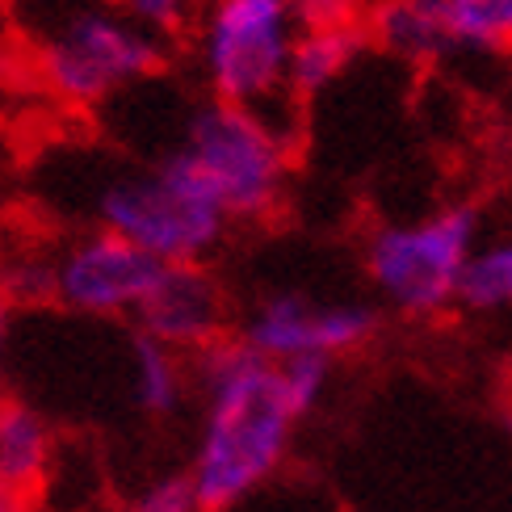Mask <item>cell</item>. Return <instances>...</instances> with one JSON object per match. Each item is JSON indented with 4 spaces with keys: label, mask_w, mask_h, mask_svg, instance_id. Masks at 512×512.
Instances as JSON below:
<instances>
[{
    "label": "cell",
    "mask_w": 512,
    "mask_h": 512,
    "mask_svg": "<svg viewBox=\"0 0 512 512\" xmlns=\"http://www.w3.org/2000/svg\"><path fill=\"white\" fill-rule=\"evenodd\" d=\"M198 374L206 387V420L189 483L198 512H219L273 475L290 445L294 416L286 408L277 366L240 340L202 349Z\"/></svg>",
    "instance_id": "cell-1"
},
{
    "label": "cell",
    "mask_w": 512,
    "mask_h": 512,
    "mask_svg": "<svg viewBox=\"0 0 512 512\" xmlns=\"http://www.w3.org/2000/svg\"><path fill=\"white\" fill-rule=\"evenodd\" d=\"M168 38L147 30L114 0H80L34 38V80L63 105H101L131 84L156 76Z\"/></svg>",
    "instance_id": "cell-2"
},
{
    "label": "cell",
    "mask_w": 512,
    "mask_h": 512,
    "mask_svg": "<svg viewBox=\"0 0 512 512\" xmlns=\"http://www.w3.org/2000/svg\"><path fill=\"white\" fill-rule=\"evenodd\" d=\"M173 156L198 189L231 219H265L277 210L290 181V135L286 126L240 110V105L206 101L185 122L181 147Z\"/></svg>",
    "instance_id": "cell-3"
},
{
    "label": "cell",
    "mask_w": 512,
    "mask_h": 512,
    "mask_svg": "<svg viewBox=\"0 0 512 512\" xmlns=\"http://www.w3.org/2000/svg\"><path fill=\"white\" fill-rule=\"evenodd\" d=\"M206 89L223 105H240L282 122L286 68L298 38L294 0H202L189 21Z\"/></svg>",
    "instance_id": "cell-4"
},
{
    "label": "cell",
    "mask_w": 512,
    "mask_h": 512,
    "mask_svg": "<svg viewBox=\"0 0 512 512\" xmlns=\"http://www.w3.org/2000/svg\"><path fill=\"white\" fill-rule=\"evenodd\" d=\"M93 219L97 231L135 244L160 265H202L227 236L219 206L173 156L110 177L93 194Z\"/></svg>",
    "instance_id": "cell-5"
},
{
    "label": "cell",
    "mask_w": 512,
    "mask_h": 512,
    "mask_svg": "<svg viewBox=\"0 0 512 512\" xmlns=\"http://www.w3.org/2000/svg\"><path fill=\"white\" fill-rule=\"evenodd\" d=\"M479 248V210L445 206L429 219L374 231L366 265L374 286L408 315H433L458 298L462 269Z\"/></svg>",
    "instance_id": "cell-6"
},
{
    "label": "cell",
    "mask_w": 512,
    "mask_h": 512,
    "mask_svg": "<svg viewBox=\"0 0 512 512\" xmlns=\"http://www.w3.org/2000/svg\"><path fill=\"white\" fill-rule=\"evenodd\" d=\"M160 261L110 231H89L51 248V303L76 315H135L152 294Z\"/></svg>",
    "instance_id": "cell-7"
},
{
    "label": "cell",
    "mask_w": 512,
    "mask_h": 512,
    "mask_svg": "<svg viewBox=\"0 0 512 512\" xmlns=\"http://www.w3.org/2000/svg\"><path fill=\"white\" fill-rule=\"evenodd\" d=\"M378 328V315L361 303L315 307L298 294H273L252 311L244 324V340L252 353H261L273 366L290 357H332L366 345Z\"/></svg>",
    "instance_id": "cell-8"
},
{
    "label": "cell",
    "mask_w": 512,
    "mask_h": 512,
    "mask_svg": "<svg viewBox=\"0 0 512 512\" xmlns=\"http://www.w3.org/2000/svg\"><path fill=\"white\" fill-rule=\"evenodd\" d=\"M135 319L139 336L156 345L173 353H202L223 340L227 303L219 282L202 265H164Z\"/></svg>",
    "instance_id": "cell-9"
},
{
    "label": "cell",
    "mask_w": 512,
    "mask_h": 512,
    "mask_svg": "<svg viewBox=\"0 0 512 512\" xmlns=\"http://www.w3.org/2000/svg\"><path fill=\"white\" fill-rule=\"evenodd\" d=\"M361 34L403 63H441L454 47L445 0H366Z\"/></svg>",
    "instance_id": "cell-10"
},
{
    "label": "cell",
    "mask_w": 512,
    "mask_h": 512,
    "mask_svg": "<svg viewBox=\"0 0 512 512\" xmlns=\"http://www.w3.org/2000/svg\"><path fill=\"white\" fill-rule=\"evenodd\" d=\"M51 454L55 437L42 412L26 399H0V483L30 504L47 483Z\"/></svg>",
    "instance_id": "cell-11"
},
{
    "label": "cell",
    "mask_w": 512,
    "mask_h": 512,
    "mask_svg": "<svg viewBox=\"0 0 512 512\" xmlns=\"http://www.w3.org/2000/svg\"><path fill=\"white\" fill-rule=\"evenodd\" d=\"M361 51H366V34H361V26L298 30L294 51H290V68H286V93L294 101L298 97H319L353 68Z\"/></svg>",
    "instance_id": "cell-12"
},
{
    "label": "cell",
    "mask_w": 512,
    "mask_h": 512,
    "mask_svg": "<svg viewBox=\"0 0 512 512\" xmlns=\"http://www.w3.org/2000/svg\"><path fill=\"white\" fill-rule=\"evenodd\" d=\"M131 382H135V403L143 412H152V416L177 412L181 387H185L181 357L173 349L156 345V340L135 336V345H131Z\"/></svg>",
    "instance_id": "cell-13"
},
{
    "label": "cell",
    "mask_w": 512,
    "mask_h": 512,
    "mask_svg": "<svg viewBox=\"0 0 512 512\" xmlns=\"http://www.w3.org/2000/svg\"><path fill=\"white\" fill-rule=\"evenodd\" d=\"M458 303L475 311L512 307V236L471 252V261L462 269V282H458Z\"/></svg>",
    "instance_id": "cell-14"
},
{
    "label": "cell",
    "mask_w": 512,
    "mask_h": 512,
    "mask_svg": "<svg viewBox=\"0 0 512 512\" xmlns=\"http://www.w3.org/2000/svg\"><path fill=\"white\" fill-rule=\"evenodd\" d=\"M454 47L500 51L512 47V0H445Z\"/></svg>",
    "instance_id": "cell-15"
},
{
    "label": "cell",
    "mask_w": 512,
    "mask_h": 512,
    "mask_svg": "<svg viewBox=\"0 0 512 512\" xmlns=\"http://www.w3.org/2000/svg\"><path fill=\"white\" fill-rule=\"evenodd\" d=\"M0 294L9 307L51 303V248L9 244L0 252Z\"/></svg>",
    "instance_id": "cell-16"
},
{
    "label": "cell",
    "mask_w": 512,
    "mask_h": 512,
    "mask_svg": "<svg viewBox=\"0 0 512 512\" xmlns=\"http://www.w3.org/2000/svg\"><path fill=\"white\" fill-rule=\"evenodd\" d=\"M277 378H282V395H286V408L290 416H307L319 395L328 387V357H290L277 366Z\"/></svg>",
    "instance_id": "cell-17"
},
{
    "label": "cell",
    "mask_w": 512,
    "mask_h": 512,
    "mask_svg": "<svg viewBox=\"0 0 512 512\" xmlns=\"http://www.w3.org/2000/svg\"><path fill=\"white\" fill-rule=\"evenodd\" d=\"M114 5L126 9L135 21H143L147 30H156L160 38H173L194 21L202 0H114Z\"/></svg>",
    "instance_id": "cell-18"
},
{
    "label": "cell",
    "mask_w": 512,
    "mask_h": 512,
    "mask_svg": "<svg viewBox=\"0 0 512 512\" xmlns=\"http://www.w3.org/2000/svg\"><path fill=\"white\" fill-rule=\"evenodd\" d=\"M366 0H294L298 30H340V26H361Z\"/></svg>",
    "instance_id": "cell-19"
},
{
    "label": "cell",
    "mask_w": 512,
    "mask_h": 512,
    "mask_svg": "<svg viewBox=\"0 0 512 512\" xmlns=\"http://www.w3.org/2000/svg\"><path fill=\"white\" fill-rule=\"evenodd\" d=\"M126 512H198L194 483H189V475L156 479L143 496L131 500V508H126Z\"/></svg>",
    "instance_id": "cell-20"
},
{
    "label": "cell",
    "mask_w": 512,
    "mask_h": 512,
    "mask_svg": "<svg viewBox=\"0 0 512 512\" xmlns=\"http://www.w3.org/2000/svg\"><path fill=\"white\" fill-rule=\"evenodd\" d=\"M9 68H13V21H9L5 5H0V76Z\"/></svg>",
    "instance_id": "cell-21"
},
{
    "label": "cell",
    "mask_w": 512,
    "mask_h": 512,
    "mask_svg": "<svg viewBox=\"0 0 512 512\" xmlns=\"http://www.w3.org/2000/svg\"><path fill=\"white\" fill-rule=\"evenodd\" d=\"M0 512H30V504L21 500V496H13L5 483H0Z\"/></svg>",
    "instance_id": "cell-22"
},
{
    "label": "cell",
    "mask_w": 512,
    "mask_h": 512,
    "mask_svg": "<svg viewBox=\"0 0 512 512\" xmlns=\"http://www.w3.org/2000/svg\"><path fill=\"white\" fill-rule=\"evenodd\" d=\"M9 328H13V307L5 303V294H0V349H5V340H9Z\"/></svg>",
    "instance_id": "cell-23"
},
{
    "label": "cell",
    "mask_w": 512,
    "mask_h": 512,
    "mask_svg": "<svg viewBox=\"0 0 512 512\" xmlns=\"http://www.w3.org/2000/svg\"><path fill=\"white\" fill-rule=\"evenodd\" d=\"M508 429H512V416H508Z\"/></svg>",
    "instance_id": "cell-24"
}]
</instances>
